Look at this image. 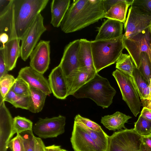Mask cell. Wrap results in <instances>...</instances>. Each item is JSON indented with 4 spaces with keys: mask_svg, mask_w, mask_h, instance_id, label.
I'll list each match as a JSON object with an SVG mask.
<instances>
[{
    "mask_svg": "<svg viewBox=\"0 0 151 151\" xmlns=\"http://www.w3.org/2000/svg\"><path fill=\"white\" fill-rule=\"evenodd\" d=\"M103 0H74L60 27L68 33L80 30L104 17Z\"/></svg>",
    "mask_w": 151,
    "mask_h": 151,
    "instance_id": "1",
    "label": "cell"
},
{
    "mask_svg": "<svg viewBox=\"0 0 151 151\" xmlns=\"http://www.w3.org/2000/svg\"><path fill=\"white\" fill-rule=\"evenodd\" d=\"M49 0H13V18L17 37L21 40Z\"/></svg>",
    "mask_w": 151,
    "mask_h": 151,
    "instance_id": "2",
    "label": "cell"
},
{
    "mask_svg": "<svg viewBox=\"0 0 151 151\" xmlns=\"http://www.w3.org/2000/svg\"><path fill=\"white\" fill-rule=\"evenodd\" d=\"M116 93L108 80L97 73L89 81L73 95L77 99L87 98L103 108H108L112 103Z\"/></svg>",
    "mask_w": 151,
    "mask_h": 151,
    "instance_id": "3",
    "label": "cell"
},
{
    "mask_svg": "<svg viewBox=\"0 0 151 151\" xmlns=\"http://www.w3.org/2000/svg\"><path fill=\"white\" fill-rule=\"evenodd\" d=\"M124 34L114 39L91 41L94 65L96 73L116 62L124 48Z\"/></svg>",
    "mask_w": 151,
    "mask_h": 151,
    "instance_id": "4",
    "label": "cell"
},
{
    "mask_svg": "<svg viewBox=\"0 0 151 151\" xmlns=\"http://www.w3.org/2000/svg\"><path fill=\"white\" fill-rule=\"evenodd\" d=\"M112 74L119 87L123 100L136 117L139 113L142 105L132 77L118 69Z\"/></svg>",
    "mask_w": 151,
    "mask_h": 151,
    "instance_id": "5",
    "label": "cell"
},
{
    "mask_svg": "<svg viewBox=\"0 0 151 151\" xmlns=\"http://www.w3.org/2000/svg\"><path fill=\"white\" fill-rule=\"evenodd\" d=\"M123 43L138 69L140 66L142 52H146L151 61V34L148 28L129 38L124 36Z\"/></svg>",
    "mask_w": 151,
    "mask_h": 151,
    "instance_id": "6",
    "label": "cell"
},
{
    "mask_svg": "<svg viewBox=\"0 0 151 151\" xmlns=\"http://www.w3.org/2000/svg\"><path fill=\"white\" fill-rule=\"evenodd\" d=\"M141 137L133 128L115 132L109 136L107 151H139Z\"/></svg>",
    "mask_w": 151,
    "mask_h": 151,
    "instance_id": "7",
    "label": "cell"
},
{
    "mask_svg": "<svg viewBox=\"0 0 151 151\" xmlns=\"http://www.w3.org/2000/svg\"><path fill=\"white\" fill-rule=\"evenodd\" d=\"M40 13L37 16L22 39L20 57L26 61L35 48L41 36L47 30Z\"/></svg>",
    "mask_w": 151,
    "mask_h": 151,
    "instance_id": "8",
    "label": "cell"
},
{
    "mask_svg": "<svg viewBox=\"0 0 151 151\" xmlns=\"http://www.w3.org/2000/svg\"><path fill=\"white\" fill-rule=\"evenodd\" d=\"M66 118L59 115L52 118H39L33 126V132L39 137H56L65 132Z\"/></svg>",
    "mask_w": 151,
    "mask_h": 151,
    "instance_id": "9",
    "label": "cell"
},
{
    "mask_svg": "<svg viewBox=\"0 0 151 151\" xmlns=\"http://www.w3.org/2000/svg\"><path fill=\"white\" fill-rule=\"evenodd\" d=\"M151 22V14L143 13L131 6L124 24V37L129 38L148 28Z\"/></svg>",
    "mask_w": 151,
    "mask_h": 151,
    "instance_id": "10",
    "label": "cell"
},
{
    "mask_svg": "<svg viewBox=\"0 0 151 151\" xmlns=\"http://www.w3.org/2000/svg\"><path fill=\"white\" fill-rule=\"evenodd\" d=\"M29 57L30 66L43 74L48 70L50 63V41L40 40Z\"/></svg>",
    "mask_w": 151,
    "mask_h": 151,
    "instance_id": "11",
    "label": "cell"
},
{
    "mask_svg": "<svg viewBox=\"0 0 151 151\" xmlns=\"http://www.w3.org/2000/svg\"><path fill=\"white\" fill-rule=\"evenodd\" d=\"M70 140L74 151H103L88 133L75 121Z\"/></svg>",
    "mask_w": 151,
    "mask_h": 151,
    "instance_id": "12",
    "label": "cell"
},
{
    "mask_svg": "<svg viewBox=\"0 0 151 151\" xmlns=\"http://www.w3.org/2000/svg\"><path fill=\"white\" fill-rule=\"evenodd\" d=\"M5 101H0V151H7L12 137L13 118Z\"/></svg>",
    "mask_w": 151,
    "mask_h": 151,
    "instance_id": "13",
    "label": "cell"
},
{
    "mask_svg": "<svg viewBox=\"0 0 151 151\" xmlns=\"http://www.w3.org/2000/svg\"><path fill=\"white\" fill-rule=\"evenodd\" d=\"M80 40L70 42L65 47L62 57L59 65L65 77L74 70L79 69L78 53Z\"/></svg>",
    "mask_w": 151,
    "mask_h": 151,
    "instance_id": "14",
    "label": "cell"
},
{
    "mask_svg": "<svg viewBox=\"0 0 151 151\" xmlns=\"http://www.w3.org/2000/svg\"><path fill=\"white\" fill-rule=\"evenodd\" d=\"M17 77L24 80L30 86L42 91L47 95L52 93L48 81L43 74L30 66L22 68Z\"/></svg>",
    "mask_w": 151,
    "mask_h": 151,
    "instance_id": "15",
    "label": "cell"
},
{
    "mask_svg": "<svg viewBox=\"0 0 151 151\" xmlns=\"http://www.w3.org/2000/svg\"><path fill=\"white\" fill-rule=\"evenodd\" d=\"M48 81L52 93L56 98L64 99L68 96L66 77L59 65L52 70Z\"/></svg>",
    "mask_w": 151,
    "mask_h": 151,
    "instance_id": "16",
    "label": "cell"
},
{
    "mask_svg": "<svg viewBox=\"0 0 151 151\" xmlns=\"http://www.w3.org/2000/svg\"><path fill=\"white\" fill-rule=\"evenodd\" d=\"M20 40L17 35H11L4 48H0L2 50L8 71L12 70L16 67L17 60L20 56Z\"/></svg>",
    "mask_w": 151,
    "mask_h": 151,
    "instance_id": "17",
    "label": "cell"
},
{
    "mask_svg": "<svg viewBox=\"0 0 151 151\" xmlns=\"http://www.w3.org/2000/svg\"><path fill=\"white\" fill-rule=\"evenodd\" d=\"M96 71L78 69L66 77L68 88V96L74 93L95 76Z\"/></svg>",
    "mask_w": 151,
    "mask_h": 151,
    "instance_id": "18",
    "label": "cell"
},
{
    "mask_svg": "<svg viewBox=\"0 0 151 151\" xmlns=\"http://www.w3.org/2000/svg\"><path fill=\"white\" fill-rule=\"evenodd\" d=\"M124 24L119 21L107 19L99 28L95 40L111 39L121 36L123 34Z\"/></svg>",
    "mask_w": 151,
    "mask_h": 151,
    "instance_id": "19",
    "label": "cell"
},
{
    "mask_svg": "<svg viewBox=\"0 0 151 151\" xmlns=\"http://www.w3.org/2000/svg\"><path fill=\"white\" fill-rule=\"evenodd\" d=\"M80 40L78 69L96 72L94 65L91 41L86 39Z\"/></svg>",
    "mask_w": 151,
    "mask_h": 151,
    "instance_id": "20",
    "label": "cell"
},
{
    "mask_svg": "<svg viewBox=\"0 0 151 151\" xmlns=\"http://www.w3.org/2000/svg\"><path fill=\"white\" fill-rule=\"evenodd\" d=\"M70 0H53L50 4V23L55 27L60 26L61 22L70 6Z\"/></svg>",
    "mask_w": 151,
    "mask_h": 151,
    "instance_id": "21",
    "label": "cell"
},
{
    "mask_svg": "<svg viewBox=\"0 0 151 151\" xmlns=\"http://www.w3.org/2000/svg\"><path fill=\"white\" fill-rule=\"evenodd\" d=\"M131 118V116L117 111L112 114L102 117L101 122L109 130L115 131L126 129L125 124Z\"/></svg>",
    "mask_w": 151,
    "mask_h": 151,
    "instance_id": "22",
    "label": "cell"
},
{
    "mask_svg": "<svg viewBox=\"0 0 151 151\" xmlns=\"http://www.w3.org/2000/svg\"><path fill=\"white\" fill-rule=\"evenodd\" d=\"M132 1V0H120L105 13L104 17L118 21L124 24L128 9Z\"/></svg>",
    "mask_w": 151,
    "mask_h": 151,
    "instance_id": "23",
    "label": "cell"
},
{
    "mask_svg": "<svg viewBox=\"0 0 151 151\" xmlns=\"http://www.w3.org/2000/svg\"><path fill=\"white\" fill-rule=\"evenodd\" d=\"M29 88L30 107L29 110L34 113H39L42 110L47 95L42 91L30 86Z\"/></svg>",
    "mask_w": 151,
    "mask_h": 151,
    "instance_id": "24",
    "label": "cell"
},
{
    "mask_svg": "<svg viewBox=\"0 0 151 151\" xmlns=\"http://www.w3.org/2000/svg\"><path fill=\"white\" fill-rule=\"evenodd\" d=\"M77 123L88 133L97 145L103 151H107L109 136L103 129L100 132L96 131L87 128L80 123Z\"/></svg>",
    "mask_w": 151,
    "mask_h": 151,
    "instance_id": "25",
    "label": "cell"
},
{
    "mask_svg": "<svg viewBox=\"0 0 151 151\" xmlns=\"http://www.w3.org/2000/svg\"><path fill=\"white\" fill-rule=\"evenodd\" d=\"M134 65L130 56L127 54L122 53L116 64V68L132 76Z\"/></svg>",
    "mask_w": 151,
    "mask_h": 151,
    "instance_id": "26",
    "label": "cell"
},
{
    "mask_svg": "<svg viewBox=\"0 0 151 151\" xmlns=\"http://www.w3.org/2000/svg\"><path fill=\"white\" fill-rule=\"evenodd\" d=\"M33 126V123L30 120L19 116H15L13 118L12 136L16 133L32 130Z\"/></svg>",
    "mask_w": 151,
    "mask_h": 151,
    "instance_id": "27",
    "label": "cell"
},
{
    "mask_svg": "<svg viewBox=\"0 0 151 151\" xmlns=\"http://www.w3.org/2000/svg\"><path fill=\"white\" fill-rule=\"evenodd\" d=\"M16 78L12 75L7 74L0 78V101L4 99L12 88Z\"/></svg>",
    "mask_w": 151,
    "mask_h": 151,
    "instance_id": "28",
    "label": "cell"
},
{
    "mask_svg": "<svg viewBox=\"0 0 151 151\" xmlns=\"http://www.w3.org/2000/svg\"><path fill=\"white\" fill-rule=\"evenodd\" d=\"M134 130L142 136L150 135L151 132V121L139 116L134 123Z\"/></svg>",
    "mask_w": 151,
    "mask_h": 151,
    "instance_id": "29",
    "label": "cell"
},
{
    "mask_svg": "<svg viewBox=\"0 0 151 151\" xmlns=\"http://www.w3.org/2000/svg\"><path fill=\"white\" fill-rule=\"evenodd\" d=\"M140 98L144 90L149 86L139 69L134 65L132 76Z\"/></svg>",
    "mask_w": 151,
    "mask_h": 151,
    "instance_id": "30",
    "label": "cell"
},
{
    "mask_svg": "<svg viewBox=\"0 0 151 151\" xmlns=\"http://www.w3.org/2000/svg\"><path fill=\"white\" fill-rule=\"evenodd\" d=\"M141 59V65L139 69L149 85L151 79V61L145 52L142 53Z\"/></svg>",
    "mask_w": 151,
    "mask_h": 151,
    "instance_id": "31",
    "label": "cell"
},
{
    "mask_svg": "<svg viewBox=\"0 0 151 151\" xmlns=\"http://www.w3.org/2000/svg\"><path fill=\"white\" fill-rule=\"evenodd\" d=\"M12 88L13 91L18 96H26L30 94L29 85L24 80L18 77L16 78Z\"/></svg>",
    "mask_w": 151,
    "mask_h": 151,
    "instance_id": "32",
    "label": "cell"
},
{
    "mask_svg": "<svg viewBox=\"0 0 151 151\" xmlns=\"http://www.w3.org/2000/svg\"><path fill=\"white\" fill-rule=\"evenodd\" d=\"M19 134L23 140L24 151H34L35 136L32 130H27Z\"/></svg>",
    "mask_w": 151,
    "mask_h": 151,
    "instance_id": "33",
    "label": "cell"
},
{
    "mask_svg": "<svg viewBox=\"0 0 151 151\" xmlns=\"http://www.w3.org/2000/svg\"><path fill=\"white\" fill-rule=\"evenodd\" d=\"M74 121L80 123L87 128L93 131L100 132L102 130L99 124L89 119L82 116L79 114L75 116Z\"/></svg>",
    "mask_w": 151,
    "mask_h": 151,
    "instance_id": "34",
    "label": "cell"
},
{
    "mask_svg": "<svg viewBox=\"0 0 151 151\" xmlns=\"http://www.w3.org/2000/svg\"><path fill=\"white\" fill-rule=\"evenodd\" d=\"M131 6L143 13L151 14V0H132Z\"/></svg>",
    "mask_w": 151,
    "mask_h": 151,
    "instance_id": "35",
    "label": "cell"
},
{
    "mask_svg": "<svg viewBox=\"0 0 151 151\" xmlns=\"http://www.w3.org/2000/svg\"><path fill=\"white\" fill-rule=\"evenodd\" d=\"M8 147L12 151H24L23 140L19 133L10 140Z\"/></svg>",
    "mask_w": 151,
    "mask_h": 151,
    "instance_id": "36",
    "label": "cell"
},
{
    "mask_svg": "<svg viewBox=\"0 0 151 151\" xmlns=\"http://www.w3.org/2000/svg\"><path fill=\"white\" fill-rule=\"evenodd\" d=\"M16 108L28 110L30 107L29 96H26L17 95L12 104Z\"/></svg>",
    "mask_w": 151,
    "mask_h": 151,
    "instance_id": "37",
    "label": "cell"
},
{
    "mask_svg": "<svg viewBox=\"0 0 151 151\" xmlns=\"http://www.w3.org/2000/svg\"><path fill=\"white\" fill-rule=\"evenodd\" d=\"M139 151H151V135L141 137Z\"/></svg>",
    "mask_w": 151,
    "mask_h": 151,
    "instance_id": "38",
    "label": "cell"
},
{
    "mask_svg": "<svg viewBox=\"0 0 151 151\" xmlns=\"http://www.w3.org/2000/svg\"><path fill=\"white\" fill-rule=\"evenodd\" d=\"M34 151H46V146L41 139L34 137Z\"/></svg>",
    "mask_w": 151,
    "mask_h": 151,
    "instance_id": "39",
    "label": "cell"
},
{
    "mask_svg": "<svg viewBox=\"0 0 151 151\" xmlns=\"http://www.w3.org/2000/svg\"><path fill=\"white\" fill-rule=\"evenodd\" d=\"M8 71L4 60L2 50L0 49V78L8 74Z\"/></svg>",
    "mask_w": 151,
    "mask_h": 151,
    "instance_id": "40",
    "label": "cell"
},
{
    "mask_svg": "<svg viewBox=\"0 0 151 151\" xmlns=\"http://www.w3.org/2000/svg\"><path fill=\"white\" fill-rule=\"evenodd\" d=\"M17 96V95L13 91L12 88L2 101L8 102L12 104Z\"/></svg>",
    "mask_w": 151,
    "mask_h": 151,
    "instance_id": "41",
    "label": "cell"
},
{
    "mask_svg": "<svg viewBox=\"0 0 151 151\" xmlns=\"http://www.w3.org/2000/svg\"><path fill=\"white\" fill-rule=\"evenodd\" d=\"M120 1V0H103L104 7L106 12H107L113 6Z\"/></svg>",
    "mask_w": 151,
    "mask_h": 151,
    "instance_id": "42",
    "label": "cell"
},
{
    "mask_svg": "<svg viewBox=\"0 0 151 151\" xmlns=\"http://www.w3.org/2000/svg\"><path fill=\"white\" fill-rule=\"evenodd\" d=\"M145 119L151 121V109L143 107L140 115Z\"/></svg>",
    "mask_w": 151,
    "mask_h": 151,
    "instance_id": "43",
    "label": "cell"
},
{
    "mask_svg": "<svg viewBox=\"0 0 151 151\" xmlns=\"http://www.w3.org/2000/svg\"><path fill=\"white\" fill-rule=\"evenodd\" d=\"M9 40V36L6 33H4L0 34V47L3 48L5 44Z\"/></svg>",
    "mask_w": 151,
    "mask_h": 151,
    "instance_id": "44",
    "label": "cell"
},
{
    "mask_svg": "<svg viewBox=\"0 0 151 151\" xmlns=\"http://www.w3.org/2000/svg\"><path fill=\"white\" fill-rule=\"evenodd\" d=\"M141 104L143 107L151 109V98L147 99H142Z\"/></svg>",
    "mask_w": 151,
    "mask_h": 151,
    "instance_id": "45",
    "label": "cell"
},
{
    "mask_svg": "<svg viewBox=\"0 0 151 151\" xmlns=\"http://www.w3.org/2000/svg\"><path fill=\"white\" fill-rule=\"evenodd\" d=\"M150 93V88L149 86L145 88L143 91L140 99H148L149 97Z\"/></svg>",
    "mask_w": 151,
    "mask_h": 151,
    "instance_id": "46",
    "label": "cell"
},
{
    "mask_svg": "<svg viewBox=\"0 0 151 151\" xmlns=\"http://www.w3.org/2000/svg\"><path fill=\"white\" fill-rule=\"evenodd\" d=\"M61 149V146L55 145L46 147V151H60Z\"/></svg>",
    "mask_w": 151,
    "mask_h": 151,
    "instance_id": "47",
    "label": "cell"
},
{
    "mask_svg": "<svg viewBox=\"0 0 151 151\" xmlns=\"http://www.w3.org/2000/svg\"><path fill=\"white\" fill-rule=\"evenodd\" d=\"M149 86L150 88V93L149 96V97L148 99H149L151 98V79L150 81V83L149 84Z\"/></svg>",
    "mask_w": 151,
    "mask_h": 151,
    "instance_id": "48",
    "label": "cell"
},
{
    "mask_svg": "<svg viewBox=\"0 0 151 151\" xmlns=\"http://www.w3.org/2000/svg\"><path fill=\"white\" fill-rule=\"evenodd\" d=\"M148 28L151 34V22Z\"/></svg>",
    "mask_w": 151,
    "mask_h": 151,
    "instance_id": "49",
    "label": "cell"
},
{
    "mask_svg": "<svg viewBox=\"0 0 151 151\" xmlns=\"http://www.w3.org/2000/svg\"><path fill=\"white\" fill-rule=\"evenodd\" d=\"M60 151H67V150H65V149H61L60 150Z\"/></svg>",
    "mask_w": 151,
    "mask_h": 151,
    "instance_id": "50",
    "label": "cell"
},
{
    "mask_svg": "<svg viewBox=\"0 0 151 151\" xmlns=\"http://www.w3.org/2000/svg\"><path fill=\"white\" fill-rule=\"evenodd\" d=\"M150 135H151V133H150Z\"/></svg>",
    "mask_w": 151,
    "mask_h": 151,
    "instance_id": "51",
    "label": "cell"
}]
</instances>
